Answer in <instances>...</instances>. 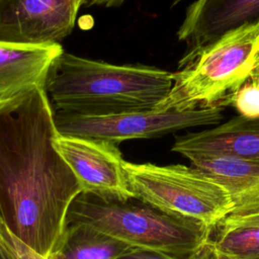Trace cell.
<instances>
[{
    "label": "cell",
    "instance_id": "12",
    "mask_svg": "<svg viewBox=\"0 0 259 259\" xmlns=\"http://www.w3.org/2000/svg\"><path fill=\"white\" fill-rule=\"evenodd\" d=\"M190 166L222 184L230 194L228 217L259 213V161L227 156H193Z\"/></svg>",
    "mask_w": 259,
    "mask_h": 259
},
{
    "label": "cell",
    "instance_id": "1",
    "mask_svg": "<svg viewBox=\"0 0 259 259\" xmlns=\"http://www.w3.org/2000/svg\"><path fill=\"white\" fill-rule=\"evenodd\" d=\"M57 134L45 88L0 114L1 219L17 238L47 258L66 229L71 203L82 193L54 147Z\"/></svg>",
    "mask_w": 259,
    "mask_h": 259
},
{
    "label": "cell",
    "instance_id": "10",
    "mask_svg": "<svg viewBox=\"0 0 259 259\" xmlns=\"http://www.w3.org/2000/svg\"><path fill=\"white\" fill-rule=\"evenodd\" d=\"M259 22V0H195L186 10L177 36L188 45L187 60L223 34Z\"/></svg>",
    "mask_w": 259,
    "mask_h": 259
},
{
    "label": "cell",
    "instance_id": "7",
    "mask_svg": "<svg viewBox=\"0 0 259 259\" xmlns=\"http://www.w3.org/2000/svg\"><path fill=\"white\" fill-rule=\"evenodd\" d=\"M54 147L76 176L82 192L105 200L134 197L126 180L124 160L116 144L58 132Z\"/></svg>",
    "mask_w": 259,
    "mask_h": 259
},
{
    "label": "cell",
    "instance_id": "13",
    "mask_svg": "<svg viewBox=\"0 0 259 259\" xmlns=\"http://www.w3.org/2000/svg\"><path fill=\"white\" fill-rule=\"evenodd\" d=\"M133 246L93 227L67 225L48 259H117Z\"/></svg>",
    "mask_w": 259,
    "mask_h": 259
},
{
    "label": "cell",
    "instance_id": "22",
    "mask_svg": "<svg viewBox=\"0 0 259 259\" xmlns=\"http://www.w3.org/2000/svg\"><path fill=\"white\" fill-rule=\"evenodd\" d=\"M256 259H259V258H256Z\"/></svg>",
    "mask_w": 259,
    "mask_h": 259
},
{
    "label": "cell",
    "instance_id": "4",
    "mask_svg": "<svg viewBox=\"0 0 259 259\" xmlns=\"http://www.w3.org/2000/svg\"><path fill=\"white\" fill-rule=\"evenodd\" d=\"M259 57V22L228 31L180 61L173 85L156 109L224 107L250 77Z\"/></svg>",
    "mask_w": 259,
    "mask_h": 259
},
{
    "label": "cell",
    "instance_id": "3",
    "mask_svg": "<svg viewBox=\"0 0 259 259\" xmlns=\"http://www.w3.org/2000/svg\"><path fill=\"white\" fill-rule=\"evenodd\" d=\"M73 224L93 227L133 247L186 259L205 254L212 231L199 221L163 211L136 197L105 200L84 192L69 207L67 225Z\"/></svg>",
    "mask_w": 259,
    "mask_h": 259
},
{
    "label": "cell",
    "instance_id": "18",
    "mask_svg": "<svg viewBox=\"0 0 259 259\" xmlns=\"http://www.w3.org/2000/svg\"><path fill=\"white\" fill-rule=\"evenodd\" d=\"M125 0H81L82 5L101 6V7H116L121 5Z\"/></svg>",
    "mask_w": 259,
    "mask_h": 259
},
{
    "label": "cell",
    "instance_id": "11",
    "mask_svg": "<svg viewBox=\"0 0 259 259\" xmlns=\"http://www.w3.org/2000/svg\"><path fill=\"white\" fill-rule=\"evenodd\" d=\"M171 150L187 159L227 156L259 161V119L239 115L211 128L177 137Z\"/></svg>",
    "mask_w": 259,
    "mask_h": 259
},
{
    "label": "cell",
    "instance_id": "17",
    "mask_svg": "<svg viewBox=\"0 0 259 259\" xmlns=\"http://www.w3.org/2000/svg\"><path fill=\"white\" fill-rule=\"evenodd\" d=\"M117 259H186V258L176 257V256H173L161 251H157V250L135 247L128 252L119 256Z\"/></svg>",
    "mask_w": 259,
    "mask_h": 259
},
{
    "label": "cell",
    "instance_id": "21",
    "mask_svg": "<svg viewBox=\"0 0 259 259\" xmlns=\"http://www.w3.org/2000/svg\"><path fill=\"white\" fill-rule=\"evenodd\" d=\"M0 221H2V219H1V214H0Z\"/></svg>",
    "mask_w": 259,
    "mask_h": 259
},
{
    "label": "cell",
    "instance_id": "16",
    "mask_svg": "<svg viewBox=\"0 0 259 259\" xmlns=\"http://www.w3.org/2000/svg\"><path fill=\"white\" fill-rule=\"evenodd\" d=\"M220 232L243 228H259V213L244 217H227L220 224Z\"/></svg>",
    "mask_w": 259,
    "mask_h": 259
},
{
    "label": "cell",
    "instance_id": "20",
    "mask_svg": "<svg viewBox=\"0 0 259 259\" xmlns=\"http://www.w3.org/2000/svg\"><path fill=\"white\" fill-rule=\"evenodd\" d=\"M201 259H229V258H227V257H225V256H223V255L217 254V253L212 252V251L208 248V250H207L206 253L202 256Z\"/></svg>",
    "mask_w": 259,
    "mask_h": 259
},
{
    "label": "cell",
    "instance_id": "14",
    "mask_svg": "<svg viewBox=\"0 0 259 259\" xmlns=\"http://www.w3.org/2000/svg\"><path fill=\"white\" fill-rule=\"evenodd\" d=\"M227 105H232L241 116L248 119H259V85L246 81L231 97Z\"/></svg>",
    "mask_w": 259,
    "mask_h": 259
},
{
    "label": "cell",
    "instance_id": "5",
    "mask_svg": "<svg viewBox=\"0 0 259 259\" xmlns=\"http://www.w3.org/2000/svg\"><path fill=\"white\" fill-rule=\"evenodd\" d=\"M134 197L163 211L193 219L214 229L231 213L227 189L203 172L181 164H123Z\"/></svg>",
    "mask_w": 259,
    "mask_h": 259
},
{
    "label": "cell",
    "instance_id": "6",
    "mask_svg": "<svg viewBox=\"0 0 259 259\" xmlns=\"http://www.w3.org/2000/svg\"><path fill=\"white\" fill-rule=\"evenodd\" d=\"M223 116V107L220 106L188 110L153 109L108 115H78L57 111L55 123L61 135L117 145L132 139L156 138L188 127L218 125Z\"/></svg>",
    "mask_w": 259,
    "mask_h": 259
},
{
    "label": "cell",
    "instance_id": "9",
    "mask_svg": "<svg viewBox=\"0 0 259 259\" xmlns=\"http://www.w3.org/2000/svg\"><path fill=\"white\" fill-rule=\"evenodd\" d=\"M64 52L60 44L30 46L0 40V114L17 108L37 89H46L50 70Z\"/></svg>",
    "mask_w": 259,
    "mask_h": 259
},
{
    "label": "cell",
    "instance_id": "8",
    "mask_svg": "<svg viewBox=\"0 0 259 259\" xmlns=\"http://www.w3.org/2000/svg\"><path fill=\"white\" fill-rule=\"evenodd\" d=\"M81 0H0V40L49 46L73 29Z\"/></svg>",
    "mask_w": 259,
    "mask_h": 259
},
{
    "label": "cell",
    "instance_id": "15",
    "mask_svg": "<svg viewBox=\"0 0 259 259\" xmlns=\"http://www.w3.org/2000/svg\"><path fill=\"white\" fill-rule=\"evenodd\" d=\"M0 259H48L17 238L0 221Z\"/></svg>",
    "mask_w": 259,
    "mask_h": 259
},
{
    "label": "cell",
    "instance_id": "19",
    "mask_svg": "<svg viewBox=\"0 0 259 259\" xmlns=\"http://www.w3.org/2000/svg\"><path fill=\"white\" fill-rule=\"evenodd\" d=\"M247 81H250V82H253V83L259 85V57L257 59L255 67H254L253 71L251 72L250 77H249V79Z\"/></svg>",
    "mask_w": 259,
    "mask_h": 259
},
{
    "label": "cell",
    "instance_id": "2",
    "mask_svg": "<svg viewBox=\"0 0 259 259\" xmlns=\"http://www.w3.org/2000/svg\"><path fill=\"white\" fill-rule=\"evenodd\" d=\"M173 85V73L147 66H117L63 52L46 91L58 112L108 115L156 109Z\"/></svg>",
    "mask_w": 259,
    "mask_h": 259
}]
</instances>
